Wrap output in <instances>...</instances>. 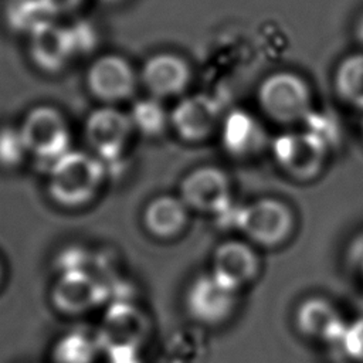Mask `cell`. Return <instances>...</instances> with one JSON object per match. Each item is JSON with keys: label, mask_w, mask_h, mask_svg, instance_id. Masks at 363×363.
I'll return each instance as SVG.
<instances>
[{"label": "cell", "mask_w": 363, "mask_h": 363, "mask_svg": "<svg viewBox=\"0 0 363 363\" xmlns=\"http://www.w3.org/2000/svg\"><path fill=\"white\" fill-rule=\"evenodd\" d=\"M224 113L218 101L208 94L183 95L170 111V128L186 143H203L218 135Z\"/></svg>", "instance_id": "obj_6"}, {"label": "cell", "mask_w": 363, "mask_h": 363, "mask_svg": "<svg viewBox=\"0 0 363 363\" xmlns=\"http://www.w3.org/2000/svg\"><path fill=\"white\" fill-rule=\"evenodd\" d=\"M51 16L67 14L77 10L84 0H41Z\"/></svg>", "instance_id": "obj_25"}, {"label": "cell", "mask_w": 363, "mask_h": 363, "mask_svg": "<svg viewBox=\"0 0 363 363\" xmlns=\"http://www.w3.org/2000/svg\"><path fill=\"white\" fill-rule=\"evenodd\" d=\"M106 296L108 286L86 269L61 272L51 289L54 306L69 315L88 312L101 305Z\"/></svg>", "instance_id": "obj_16"}, {"label": "cell", "mask_w": 363, "mask_h": 363, "mask_svg": "<svg viewBox=\"0 0 363 363\" xmlns=\"http://www.w3.org/2000/svg\"><path fill=\"white\" fill-rule=\"evenodd\" d=\"M190 211L225 218L233 204V184L230 176L218 166L204 164L183 176L179 194Z\"/></svg>", "instance_id": "obj_5"}, {"label": "cell", "mask_w": 363, "mask_h": 363, "mask_svg": "<svg viewBox=\"0 0 363 363\" xmlns=\"http://www.w3.org/2000/svg\"><path fill=\"white\" fill-rule=\"evenodd\" d=\"M238 292L218 282L210 272L199 275L187 288L184 306L189 316L204 326H218L235 312Z\"/></svg>", "instance_id": "obj_8"}, {"label": "cell", "mask_w": 363, "mask_h": 363, "mask_svg": "<svg viewBox=\"0 0 363 363\" xmlns=\"http://www.w3.org/2000/svg\"><path fill=\"white\" fill-rule=\"evenodd\" d=\"M227 217L245 241L264 248H277L288 242L296 225L294 210L284 200L269 196L234 207Z\"/></svg>", "instance_id": "obj_3"}, {"label": "cell", "mask_w": 363, "mask_h": 363, "mask_svg": "<svg viewBox=\"0 0 363 363\" xmlns=\"http://www.w3.org/2000/svg\"><path fill=\"white\" fill-rule=\"evenodd\" d=\"M139 81L150 96L160 101L182 98L193 81V68L183 55L163 51L143 62Z\"/></svg>", "instance_id": "obj_11"}, {"label": "cell", "mask_w": 363, "mask_h": 363, "mask_svg": "<svg viewBox=\"0 0 363 363\" xmlns=\"http://www.w3.org/2000/svg\"><path fill=\"white\" fill-rule=\"evenodd\" d=\"M28 51L34 64L47 72H57L75 54L69 27L52 20L40 24L28 34Z\"/></svg>", "instance_id": "obj_17"}, {"label": "cell", "mask_w": 363, "mask_h": 363, "mask_svg": "<svg viewBox=\"0 0 363 363\" xmlns=\"http://www.w3.org/2000/svg\"><path fill=\"white\" fill-rule=\"evenodd\" d=\"M149 333L146 315L129 301H113L95 333L101 350L139 349Z\"/></svg>", "instance_id": "obj_10"}, {"label": "cell", "mask_w": 363, "mask_h": 363, "mask_svg": "<svg viewBox=\"0 0 363 363\" xmlns=\"http://www.w3.org/2000/svg\"><path fill=\"white\" fill-rule=\"evenodd\" d=\"M332 85L342 102L363 111V51L347 54L336 64Z\"/></svg>", "instance_id": "obj_19"}, {"label": "cell", "mask_w": 363, "mask_h": 363, "mask_svg": "<svg viewBox=\"0 0 363 363\" xmlns=\"http://www.w3.org/2000/svg\"><path fill=\"white\" fill-rule=\"evenodd\" d=\"M51 18L52 16L41 0H10L7 6V20L18 31L30 34L40 24Z\"/></svg>", "instance_id": "obj_22"}, {"label": "cell", "mask_w": 363, "mask_h": 363, "mask_svg": "<svg viewBox=\"0 0 363 363\" xmlns=\"http://www.w3.org/2000/svg\"><path fill=\"white\" fill-rule=\"evenodd\" d=\"M360 272H362V278H363V255H362V261H360Z\"/></svg>", "instance_id": "obj_28"}, {"label": "cell", "mask_w": 363, "mask_h": 363, "mask_svg": "<svg viewBox=\"0 0 363 363\" xmlns=\"http://www.w3.org/2000/svg\"><path fill=\"white\" fill-rule=\"evenodd\" d=\"M139 75L128 60L106 54L96 58L88 68L86 85L91 94L105 104L129 99L138 85Z\"/></svg>", "instance_id": "obj_14"}, {"label": "cell", "mask_w": 363, "mask_h": 363, "mask_svg": "<svg viewBox=\"0 0 363 363\" xmlns=\"http://www.w3.org/2000/svg\"><path fill=\"white\" fill-rule=\"evenodd\" d=\"M27 147L24 139L21 136L20 128L3 126L0 128V166L6 169H11L18 166L26 155Z\"/></svg>", "instance_id": "obj_23"}, {"label": "cell", "mask_w": 363, "mask_h": 363, "mask_svg": "<svg viewBox=\"0 0 363 363\" xmlns=\"http://www.w3.org/2000/svg\"><path fill=\"white\" fill-rule=\"evenodd\" d=\"M0 279H1V267H0Z\"/></svg>", "instance_id": "obj_30"}, {"label": "cell", "mask_w": 363, "mask_h": 363, "mask_svg": "<svg viewBox=\"0 0 363 363\" xmlns=\"http://www.w3.org/2000/svg\"><path fill=\"white\" fill-rule=\"evenodd\" d=\"M255 98L262 116L286 128L302 125L315 109L309 81L294 69H277L265 75Z\"/></svg>", "instance_id": "obj_1"}, {"label": "cell", "mask_w": 363, "mask_h": 363, "mask_svg": "<svg viewBox=\"0 0 363 363\" xmlns=\"http://www.w3.org/2000/svg\"><path fill=\"white\" fill-rule=\"evenodd\" d=\"M27 152L45 160L50 166L69 150L68 125L52 106L40 105L33 108L20 126Z\"/></svg>", "instance_id": "obj_7"}, {"label": "cell", "mask_w": 363, "mask_h": 363, "mask_svg": "<svg viewBox=\"0 0 363 363\" xmlns=\"http://www.w3.org/2000/svg\"><path fill=\"white\" fill-rule=\"evenodd\" d=\"M189 217L190 210L179 196L160 194L146 204L142 220L149 234L160 240H172L186 230Z\"/></svg>", "instance_id": "obj_18"}, {"label": "cell", "mask_w": 363, "mask_h": 363, "mask_svg": "<svg viewBox=\"0 0 363 363\" xmlns=\"http://www.w3.org/2000/svg\"><path fill=\"white\" fill-rule=\"evenodd\" d=\"M259 269V255L254 245L242 238L220 242L213 251L208 272L227 288L240 292L257 279Z\"/></svg>", "instance_id": "obj_13"}, {"label": "cell", "mask_w": 363, "mask_h": 363, "mask_svg": "<svg viewBox=\"0 0 363 363\" xmlns=\"http://www.w3.org/2000/svg\"><path fill=\"white\" fill-rule=\"evenodd\" d=\"M295 325L302 336L315 343L339 346L347 322L329 299L309 296L298 305Z\"/></svg>", "instance_id": "obj_15"}, {"label": "cell", "mask_w": 363, "mask_h": 363, "mask_svg": "<svg viewBox=\"0 0 363 363\" xmlns=\"http://www.w3.org/2000/svg\"><path fill=\"white\" fill-rule=\"evenodd\" d=\"M353 37L356 43L363 48V13L356 18V23L353 26Z\"/></svg>", "instance_id": "obj_27"}, {"label": "cell", "mask_w": 363, "mask_h": 363, "mask_svg": "<svg viewBox=\"0 0 363 363\" xmlns=\"http://www.w3.org/2000/svg\"><path fill=\"white\" fill-rule=\"evenodd\" d=\"M133 129L147 138H156L170 128V112L164 108L160 99L146 96L138 99L128 113Z\"/></svg>", "instance_id": "obj_21"}, {"label": "cell", "mask_w": 363, "mask_h": 363, "mask_svg": "<svg viewBox=\"0 0 363 363\" xmlns=\"http://www.w3.org/2000/svg\"><path fill=\"white\" fill-rule=\"evenodd\" d=\"M102 352L96 336L82 330H69L52 346L54 363H94Z\"/></svg>", "instance_id": "obj_20"}, {"label": "cell", "mask_w": 363, "mask_h": 363, "mask_svg": "<svg viewBox=\"0 0 363 363\" xmlns=\"http://www.w3.org/2000/svg\"><path fill=\"white\" fill-rule=\"evenodd\" d=\"M330 146L305 128L286 129L271 139L269 150L275 164L296 182H311L326 167Z\"/></svg>", "instance_id": "obj_4"}, {"label": "cell", "mask_w": 363, "mask_h": 363, "mask_svg": "<svg viewBox=\"0 0 363 363\" xmlns=\"http://www.w3.org/2000/svg\"><path fill=\"white\" fill-rule=\"evenodd\" d=\"M360 132H362V139H363V118H362V122H360Z\"/></svg>", "instance_id": "obj_29"}, {"label": "cell", "mask_w": 363, "mask_h": 363, "mask_svg": "<svg viewBox=\"0 0 363 363\" xmlns=\"http://www.w3.org/2000/svg\"><path fill=\"white\" fill-rule=\"evenodd\" d=\"M217 136L224 152L238 160L254 159L271 145L261 118L245 108L225 112Z\"/></svg>", "instance_id": "obj_9"}, {"label": "cell", "mask_w": 363, "mask_h": 363, "mask_svg": "<svg viewBox=\"0 0 363 363\" xmlns=\"http://www.w3.org/2000/svg\"><path fill=\"white\" fill-rule=\"evenodd\" d=\"M105 174V164L96 156L69 149L50 166V197L64 207H81L96 196Z\"/></svg>", "instance_id": "obj_2"}, {"label": "cell", "mask_w": 363, "mask_h": 363, "mask_svg": "<svg viewBox=\"0 0 363 363\" xmlns=\"http://www.w3.org/2000/svg\"><path fill=\"white\" fill-rule=\"evenodd\" d=\"M106 354L109 363H140L139 349H116Z\"/></svg>", "instance_id": "obj_26"}, {"label": "cell", "mask_w": 363, "mask_h": 363, "mask_svg": "<svg viewBox=\"0 0 363 363\" xmlns=\"http://www.w3.org/2000/svg\"><path fill=\"white\" fill-rule=\"evenodd\" d=\"M339 346L349 360L363 363V316L347 323Z\"/></svg>", "instance_id": "obj_24"}, {"label": "cell", "mask_w": 363, "mask_h": 363, "mask_svg": "<svg viewBox=\"0 0 363 363\" xmlns=\"http://www.w3.org/2000/svg\"><path fill=\"white\" fill-rule=\"evenodd\" d=\"M132 130L129 115L111 105L92 111L85 122V139L104 164L119 160Z\"/></svg>", "instance_id": "obj_12"}]
</instances>
